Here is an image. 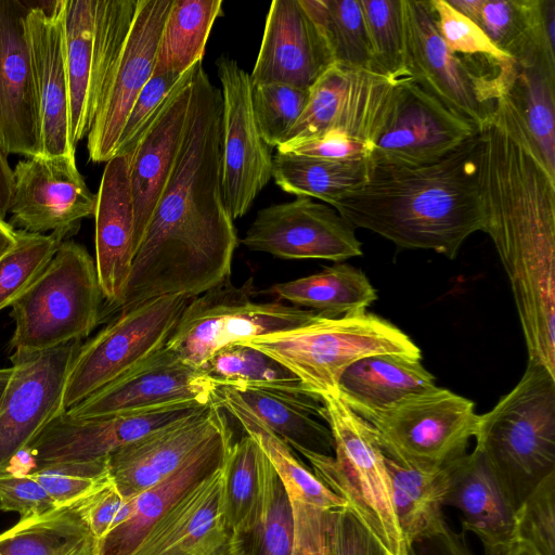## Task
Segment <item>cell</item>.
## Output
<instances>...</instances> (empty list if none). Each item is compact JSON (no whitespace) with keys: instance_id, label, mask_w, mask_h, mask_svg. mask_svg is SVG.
<instances>
[{"instance_id":"cell-20","label":"cell","mask_w":555,"mask_h":555,"mask_svg":"<svg viewBox=\"0 0 555 555\" xmlns=\"http://www.w3.org/2000/svg\"><path fill=\"white\" fill-rule=\"evenodd\" d=\"M217 386L166 346L149 359L66 410L74 418H91L178 403L209 404Z\"/></svg>"},{"instance_id":"cell-44","label":"cell","mask_w":555,"mask_h":555,"mask_svg":"<svg viewBox=\"0 0 555 555\" xmlns=\"http://www.w3.org/2000/svg\"><path fill=\"white\" fill-rule=\"evenodd\" d=\"M263 457L264 452L248 434L229 450L222 466V511L230 534L249 520L259 504Z\"/></svg>"},{"instance_id":"cell-10","label":"cell","mask_w":555,"mask_h":555,"mask_svg":"<svg viewBox=\"0 0 555 555\" xmlns=\"http://www.w3.org/2000/svg\"><path fill=\"white\" fill-rule=\"evenodd\" d=\"M192 298L170 295L144 301L118 313L91 340L81 345L67 377L65 410L164 348Z\"/></svg>"},{"instance_id":"cell-39","label":"cell","mask_w":555,"mask_h":555,"mask_svg":"<svg viewBox=\"0 0 555 555\" xmlns=\"http://www.w3.org/2000/svg\"><path fill=\"white\" fill-rule=\"evenodd\" d=\"M222 0H173L162 31L153 74L183 75L203 61Z\"/></svg>"},{"instance_id":"cell-13","label":"cell","mask_w":555,"mask_h":555,"mask_svg":"<svg viewBox=\"0 0 555 555\" xmlns=\"http://www.w3.org/2000/svg\"><path fill=\"white\" fill-rule=\"evenodd\" d=\"M79 340L48 350L12 353L13 372L0 400V473L56 416Z\"/></svg>"},{"instance_id":"cell-1","label":"cell","mask_w":555,"mask_h":555,"mask_svg":"<svg viewBox=\"0 0 555 555\" xmlns=\"http://www.w3.org/2000/svg\"><path fill=\"white\" fill-rule=\"evenodd\" d=\"M222 96L195 65L179 152L135 249L119 300L101 322L163 296H198L230 280L238 244L221 184Z\"/></svg>"},{"instance_id":"cell-5","label":"cell","mask_w":555,"mask_h":555,"mask_svg":"<svg viewBox=\"0 0 555 555\" xmlns=\"http://www.w3.org/2000/svg\"><path fill=\"white\" fill-rule=\"evenodd\" d=\"M322 418L334 440V454L305 452L311 470L345 501L388 555H408L396 518L385 454L373 426L339 397L325 396Z\"/></svg>"},{"instance_id":"cell-48","label":"cell","mask_w":555,"mask_h":555,"mask_svg":"<svg viewBox=\"0 0 555 555\" xmlns=\"http://www.w3.org/2000/svg\"><path fill=\"white\" fill-rule=\"evenodd\" d=\"M309 89L281 83L251 86L253 112L262 140L280 146L301 115Z\"/></svg>"},{"instance_id":"cell-18","label":"cell","mask_w":555,"mask_h":555,"mask_svg":"<svg viewBox=\"0 0 555 555\" xmlns=\"http://www.w3.org/2000/svg\"><path fill=\"white\" fill-rule=\"evenodd\" d=\"M10 224L60 240L77 233L83 218L94 215L96 194L80 175L75 156L43 155L21 159L13 169Z\"/></svg>"},{"instance_id":"cell-2","label":"cell","mask_w":555,"mask_h":555,"mask_svg":"<svg viewBox=\"0 0 555 555\" xmlns=\"http://www.w3.org/2000/svg\"><path fill=\"white\" fill-rule=\"evenodd\" d=\"M483 232L508 278L527 352L555 349V176L507 94L478 131Z\"/></svg>"},{"instance_id":"cell-53","label":"cell","mask_w":555,"mask_h":555,"mask_svg":"<svg viewBox=\"0 0 555 555\" xmlns=\"http://www.w3.org/2000/svg\"><path fill=\"white\" fill-rule=\"evenodd\" d=\"M59 506L30 475L0 473V509L18 513L21 519L44 515Z\"/></svg>"},{"instance_id":"cell-31","label":"cell","mask_w":555,"mask_h":555,"mask_svg":"<svg viewBox=\"0 0 555 555\" xmlns=\"http://www.w3.org/2000/svg\"><path fill=\"white\" fill-rule=\"evenodd\" d=\"M437 387L421 362L399 353H378L359 359L340 376L338 395L358 415L370 420L401 400Z\"/></svg>"},{"instance_id":"cell-27","label":"cell","mask_w":555,"mask_h":555,"mask_svg":"<svg viewBox=\"0 0 555 555\" xmlns=\"http://www.w3.org/2000/svg\"><path fill=\"white\" fill-rule=\"evenodd\" d=\"M129 166L130 153L106 162L96 193L95 266L104 297L103 309L119 300L135 253Z\"/></svg>"},{"instance_id":"cell-41","label":"cell","mask_w":555,"mask_h":555,"mask_svg":"<svg viewBox=\"0 0 555 555\" xmlns=\"http://www.w3.org/2000/svg\"><path fill=\"white\" fill-rule=\"evenodd\" d=\"M203 370L217 387H246L315 397L281 363L244 344L219 350Z\"/></svg>"},{"instance_id":"cell-52","label":"cell","mask_w":555,"mask_h":555,"mask_svg":"<svg viewBox=\"0 0 555 555\" xmlns=\"http://www.w3.org/2000/svg\"><path fill=\"white\" fill-rule=\"evenodd\" d=\"M77 507L91 533L101 542L131 517L134 503L133 496L125 498L112 481L77 503Z\"/></svg>"},{"instance_id":"cell-42","label":"cell","mask_w":555,"mask_h":555,"mask_svg":"<svg viewBox=\"0 0 555 555\" xmlns=\"http://www.w3.org/2000/svg\"><path fill=\"white\" fill-rule=\"evenodd\" d=\"M506 94L546 169L555 176V72L517 65Z\"/></svg>"},{"instance_id":"cell-54","label":"cell","mask_w":555,"mask_h":555,"mask_svg":"<svg viewBox=\"0 0 555 555\" xmlns=\"http://www.w3.org/2000/svg\"><path fill=\"white\" fill-rule=\"evenodd\" d=\"M280 153L326 160L369 159L373 147L340 131H326L315 137L276 147Z\"/></svg>"},{"instance_id":"cell-43","label":"cell","mask_w":555,"mask_h":555,"mask_svg":"<svg viewBox=\"0 0 555 555\" xmlns=\"http://www.w3.org/2000/svg\"><path fill=\"white\" fill-rule=\"evenodd\" d=\"M299 2L320 31L334 63L372 70L360 0H299Z\"/></svg>"},{"instance_id":"cell-23","label":"cell","mask_w":555,"mask_h":555,"mask_svg":"<svg viewBox=\"0 0 555 555\" xmlns=\"http://www.w3.org/2000/svg\"><path fill=\"white\" fill-rule=\"evenodd\" d=\"M225 421V412L214 401L116 450L107 457L114 485L125 498L147 490L178 469Z\"/></svg>"},{"instance_id":"cell-6","label":"cell","mask_w":555,"mask_h":555,"mask_svg":"<svg viewBox=\"0 0 555 555\" xmlns=\"http://www.w3.org/2000/svg\"><path fill=\"white\" fill-rule=\"evenodd\" d=\"M238 344L281 363L320 401L338 395L341 374L361 358L378 353L422 358L421 349L408 334L367 311L336 318L322 315L300 327Z\"/></svg>"},{"instance_id":"cell-60","label":"cell","mask_w":555,"mask_h":555,"mask_svg":"<svg viewBox=\"0 0 555 555\" xmlns=\"http://www.w3.org/2000/svg\"><path fill=\"white\" fill-rule=\"evenodd\" d=\"M13 367H3L0 369V400L3 396L4 389L8 385V382L12 375Z\"/></svg>"},{"instance_id":"cell-3","label":"cell","mask_w":555,"mask_h":555,"mask_svg":"<svg viewBox=\"0 0 555 555\" xmlns=\"http://www.w3.org/2000/svg\"><path fill=\"white\" fill-rule=\"evenodd\" d=\"M477 149L478 134L426 165L369 159L365 182L332 207L354 229L370 230L399 248L453 259L468 236L483 230Z\"/></svg>"},{"instance_id":"cell-8","label":"cell","mask_w":555,"mask_h":555,"mask_svg":"<svg viewBox=\"0 0 555 555\" xmlns=\"http://www.w3.org/2000/svg\"><path fill=\"white\" fill-rule=\"evenodd\" d=\"M256 293L250 276L241 286L228 280L193 297L165 346L189 364L203 369L228 346L300 327L324 315L279 300L256 302Z\"/></svg>"},{"instance_id":"cell-40","label":"cell","mask_w":555,"mask_h":555,"mask_svg":"<svg viewBox=\"0 0 555 555\" xmlns=\"http://www.w3.org/2000/svg\"><path fill=\"white\" fill-rule=\"evenodd\" d=\"M367 172L369 159L338 162L280 152L273 156L272 178L282 191L330 206L361 186Z\"/></svg>"},{"instance_id":"cell-25","label":"cell","mask_w":555,"mask_h":555,"mask_svg":"<svg viewBox=\"0 0 555 555\" xmlns=\"http://www.w3.org/2000/svg\"><path fill=\"white\" fill-rule=\"evenodd\" d=\"M129 555H231L222 511V467L176 500Z\"/></svg>"},{"instance_id":"cell-16","label":"cell","mask_w":555,"mask_h":555,"mask_svg":"<svg viewBox=\"0 0 555 555\" xmlns=\"http://www.w3.org/2000/svg\"><path fill=\"white\" fill-rule=\"evenodd\" d=\"M173 0H137L133 18L105 83L88 133L89 158L115 156L128 114L153 75L165 21Z\"/></svg>"},{"instance_id":"cell-12","label":"cell","mask_w":555,"mask_h":555,"mask_svg":"<svg viewBox=\"0 0 555 555\" xmlns=\"http://www.w3.org/2000/svg\"><path fill=\"white\" fill-rule=\"evenodd\" d=\"M400 83L372 70L330 65L309 88L308 102L281 145L335 130L374 147Z\"/></svg>"},{"instance_id":"cell-46","label":"cell","mask_w":555,"mask_h":555,"mask_svg":"<svg viewBox=\"0 0 555 555\" xmlns=\"http://www.w3.org/2000/svg\"><path fill=\"white\" fill-rule=\"evenodd\" d=\"M15 245L0 257V310L11 306L41 274L63 242L53 233L15 230Z\"/></svg>"},{"instance_id":"cell-56","label":"cell","mask_w":555,"mask_h":555,"mask_svg":"<svg viewBox=\"0 0 555 555\" xmlns=\"http://www.w3.org/2000/svg\"><path fill=\"white\" fill-rule=\"evenodd\" d=\"M465 533L453 531L448 526L442 532L414 543L408 555H474Z\"/></svg>"},{"instance_id":"cell-21","label":"cell","mask_w":555,"mask_h":555,"mask_svg":"<svg viewBox=\"0 0 555 555\" xmlns=\"http://www.w3.org/2000/svg\"><path fill=\"white\" fill-rule=\"evenodd\" d=\"M477 134L473 122L452 113L417 83L406 80L399 85L369 159L426 165L441 159Z\"/></svg>"},{"instance_id":"cell-30","label":"cell","mask_w":555,"mask_h":555,"mask_svg":"<svg viewBox=\"0 0 555 555\" xmlns=\"http://www.w3.org/2000/svg\"><path fill=\"white\" fill-rule=\"evenodd\" d=\"M232 443V430L225 421L178 469L134 495L131 517L100 542V555H129L150 527L176 500L223 466Z\"/></svg>"},{"instance_id":"cell-29","label":"cell","mask_w":555,"mask_h":555,"mask_svg":"<svg viewBox=\"0 0 555 555\" xmlns=\"http://www.w3.org/2000/svg\"><path fill=\"white\" fill-rule=\"evenodd\" d=\"M446 506L461 513L462 531L480 541L485 555H507L513 548L515 509L481 452L474 448L446 465Z\"/></svg>"},{"instance_id":"cell-19","label":"cell","mask_w":555,"mask_h":555,"mask_svg":"<svg viewBox=\"0 0 555 555\" xmlns=\"http://www.w3.org/2000/svg\"><path fill=\"white\" fill-rule=\"evenodd\" d=\"M209 404L178 403L91 418H74L65 411L24 452L33 460L34 469L50 464L105 461L116 450Z\"/></svg>"},{"instance_id":"cell-59","label":"cell","mask_w":555,"mask_h":555,"mask_svg":"<svg viewBox=\"0 0 555 555\" xmlns=\"http://www.w3.org/2000/svg\"><path fill=\"white\" fill-rule=\"evenodd\" d=\"M16 243L15 229L4 220H0V257Z\"/></svg>"},{"instance_id":"cell-50","label":"cell","mask_w":555,"mask_h":555,"mask_svg":"<svg viewBox=\"0 0 555 555\" xmlns=\"http://www.w3.org/2000/svg\"><path fill=\"white\" fill-rule=\"evenodd\" d=\"M184 75V74H183ZM153 74L137 96L124 125L116 155L131 153L166 105L183 76Z\"/></svg>"},{"instance_id":"cell-26","label":"cell","mask_w":555,"mask_h":555,"mask_svg":"<svg viewBox=\"0 0 555 555\" xmlns=\"http://www.w3.org/2000/svg\"><path fill=\"white\" fill-rule=\"evenodd\" d=\"M27 31L39 103L41 155L75 156L61 0L52 2L49 10L33 5L27 16Z\"/></svg>"},{"instance_id":"cell-22","label":"cell","mask_w":555,"mask_h":555,"mask_svg":"<svg viewBox=\"0 0 555 555\" xmlns=\"http://www.w3.org/2000/svg\"><path fill=\"white\" fill-rule=\"evenodd\" d=\"M31 4L0 0V147L41 155L39 103L27 31Z\"/></svg>"},{"instance_id":"cell-28","label":"cell","mask_w":555,"mask_h":555,"mask_svg":"<svg viewBox=\"0 0 555 555\" xmlns=\"http://www.w3.org/2000/svg\"><path fill=\"white\" fill-rule=\"evenodd\" d=\"M195 65L181 77L160 114L130 153L135 249L167 184L180 149Z\"/></svg>"},{"instance_id":"cell-7","label":"cell","mask_w":555,"mask_h":555,"mask_svg":"<svg viewBox=\"0 0 555 555\" xmlns=\"http://www.w3.org/2000/svg\"><path fill=\"white\" fill-rule=\"evenodd\" d=\"M103 305L95 261L83 246L63 241L41 274L11 305L12 353L80 341L101 323Z\"/></svg>"},{"instance_id":"cell-11","label":"cell","mask_w":555,"mask_h":555,"mask_svg":"<svg viewBox=\"0 0 555 555\" xmlns=\"http://www.w3.org/2000/svg\"><path fill=\"white\" fill-rule=\"evenodd\" d=\"M478 421L472 400L438 386L367 420L386 455L424 468L443 467L465 454Z\"/></svg>"},{"instance_id":"cell-4","label":"cell","mask_w":555,"mask_h":555,"mask_svg":"<svg viewBox=\"0 0 555 555\" xmlns=\"http://www.w3.org/2000/svg\"><path fill=\"white\" fill-rule=\"evenodd\" d=\"M476 446L514 509L555 472V376L528 360L515 387L479 415Z\"/></svg>"},{"instance_id":"cell-45","label":"cell","mask_w":555,"mask_h":555,"mask_svg":"<svg viewBox=\"0 0 555 555\" xmlns=\"http://www.w3.org/2000/svg\"><path fill=\"white\" fill-rule=\"evenodd\" d=\"M372 70L402 82L410 79L403 0H360Z\"/></svg>"},{"instance_id":"cell-35","label":"cell","mask_w":555,"mask_h":555,"mask_svg":"<svg viewBox=\"0 0 555 555\" xmlns=\"http://www.w3.org/2000/svg\"><path fill=\"white\" fill-rule=\"evenodd\" d=\"M266 293L276 300L336 318L366 311L377 292L360 269L337 262L321 272L273 284Z\"/></svg>"},{"instance_id":"cell-34","label":"cell","mask_w":555,"mask_h":555,"mask_svg":"<svg viewBox=\"0 0 555 555\" xmlns=\"http://www.w3.org/2000/svg\"><path fill=\"white\" fill-rule=\"evenodd\" d=\"M385 462L396 518L408 551L414 543L448 527L443 515L448 488L446 466H411L386 454Z\"/></svg>"},{"instance_id":"cell-15","label":"cell","mask_w":555,"mask_h":555,"mask_svg":"<svg viewBox=\"0 0 555 555\" xmlns=\"http://www.w3.org/2000/svg\"><path fill=\"white\" fill-rule=\"evenodd\" d=\"M216 65L222 96L221 184L235 220L272 178L273 156L256 125L249 74L230 57L218 59Z\"/></svg>"},{"instance_id":"cell-9","label":"cell","mask_w":555,"mask_h":555,"mask_svg":"<svg viewBox=\"0 0 555 555\" xmlns=\"http://www.w3.org/2000/svg\"><path fill=\"white\" fill-rule=\"evenodd\" d=\"M137 0H61L73 144L88 135Z\"/></svg>"},{"instance_id":"cell-14","label":"cell","mask_w":555,"mask_h":555,"mask_svg":"<svg viewBox=\"0 0 555 555\" xmlns=\"http://www.w3.org/2000/svg\"><path fill=\"white\" fill-rule=\"evenodd\" d=\"M403 11L411 81L479 131L492 117L496 91L449 50L429 1L403 0Z\"/></svg>"},{"instance_id":"cell-24","label":"cell","mask_w":555,"mask_h":555,"mask_svg":"<svg viewBox=\"0 0 555 555\" xmlns=\"http://www.w3.org/2000/svg\"><path fill=\"white\" fill-rule=\"evenodd\" d=\"M332 64L325 41L299 0H274L249 75L251 86L281 83L309 89Z\"/></svg>"},{"instance_id":"cell-32","label":"cell","mask_w":555,"mask_h":555,"mask_svg":"<svg viewBox=\"0 0 555 555\" xmlns=\"http://www.w3.org/2000/svg\"><path fill=\"white\" fill-rule=\"evenodd\" d=\"M478 26L516 65L555 72V0H485Z\"/></svg>"},{"instance_id":"cell-61","label":"cell","mask_w":555,"mask_h":555,"mask_svg":"<svg viewBox=\"0 0 555 555\" xmlns=\"http://www.w3.org/2000/svg\"><path fill=\"white\" fill-rule=\"evenodd\" d=\"M507 555H528V554L522 552V551H519V550L513 547Z\"/></svg>"},{"instance_id":"cell-57","label":"cell","mask_w":555,"mask_h":555,"mask_svg":"<svg viewBox=\"0 0 555 555\" xmlns=\"http://www.w3.org/2000/svg\"><path fill=\"white\" fill-rule=\"evenodd\" d=\"M13 183V169L9 165L8 156L0 147V220H4L10 210Z\"/></svg>"},{"instance_id":"cell-33","label":"cell","mask_w":555,"mask_h":555,"mask_svg":"<svg viewBox=\"0 0 555 555\" xmlns=\"http://www.w3.org/2000/svg\"><path fill=\"white\" fill-rule=\"evenodd\" d=\"M225 388L257 421L298 453L334 454L332 433L320 421L323 404L315 397L246 387Z\"/></svg>"},{"instance_id":"cell-49","label":"cell","mask_w":555,"mask_h":555,"mask_svg":"<svg viewBox=\"0 0 555 555\" xmlns=\"http://www.w3.org/2000/svg\"><path fill=\"white\" fill-rule=\"evenodd\" d=\"M59 507L75 505L113 480L107 460L88 463H60L37 467L29 473Z\"/></svg>"},{"instance_id":"cell-51","label":"cell","mask_w":555,"mask_h":555,"mask_svg":"<svg viewBox=\"0 0 555 555\" xmlns=\"http://www.w3.org/2000/svg\"><path fill=\"white\" fill-rule=\"evenodd\" d=\"M328 555H388L348 506L325 511Z\"/></svg>"},{"instance_id":"cell-37","label":"cell","mask_w":555,"mask_h":555,"mask_svg":"<svg viewBox=\"0 0 555 555\" xmlns=\"http://www.w3.org/2000/svg\"><path fill=\"white\" fill-rule=\"evenodd\" d=\"M0 555H100L77 504L21 519L0 533Z\"/></svg>"},{"instance_id":"cell-58","label":"cell","mask_w":555,"mask_h":555,"mask_svg":"<svg viewBox=\"0 0 555 555\" xmlns=\"http://www.w3.org/2000/svg\"><path fill=\"white\" fill-rule=\"evenodd\" d=\"M460 14L479 25L485 0H447Z\"/></svg>"},{"instance_id":"cell-38","label":"cell","mask_w":555,"mask_h":555,"mask_svg":"<svg viewBox=\"0 0 555 555\" xmlns=\"http://www.w3.org/2000/svg\"><path fill=\"white\" fill-rule=\"evenodd\" d=\"M295 533L287 491L264 454L261 495L249 520L230 534L231 555H291Z\"/></svg>"},{"instance_id":"cell-17","label":"cell","mask_w":555,"mask_h":555,"mask_svg":"<svg viewBox=\"0 0 555 555\" xmlns=\"http://www.w3.org/2000/svg\"><path fill=\"white\" fill-rule=\"evenodd\" d=\"M241 243L282 259L343 262L363 254L354 227L334 207L307 196L260 209Z\"/></svg>"},{"instance_id":"cell-36","label":"cell","mask_w":555,"mask_h":555,"mask_svg":"<svg viewBox=\"0 0 555 555\" xmlns=\"http://www.w3.org/2000/svg\"><path fill=\"white\" fill-rule=\"evenodd\" d=\"M215 402L241 424L245 434L258 442L282 480L289 499L323 511L347 506L343 499L324 486L295 455L285 441L257 421L225 387H217Z\"/></svg>"},{"instance_id":"cell-47","label":"cell","mask_w":555,"mask_h":555,"mask_svg":"<svg viewBox=\"0 0 555 555\" xmlns=\"http://www.w3.org/2000/svg\"><path fill=\"white\" fill-rule=\"evenodd\" d=\"M513 547L528 555H555V472L515 509Z\"/></svg>"},{"instance_id":"cell-55","label":"cell","mask_w":555,"mask_h":555,"mask_svg":"<svg viewBox=\"0 0 555 555\" xmlns=\"http://www.w3.org/2000/svg\"><path fill=\"white\" fill-rule=\"evenodd\" d=\"M289 500L295 522L291 555H328L325 511L294 499Z\"/></svg>"}]
</instances>
